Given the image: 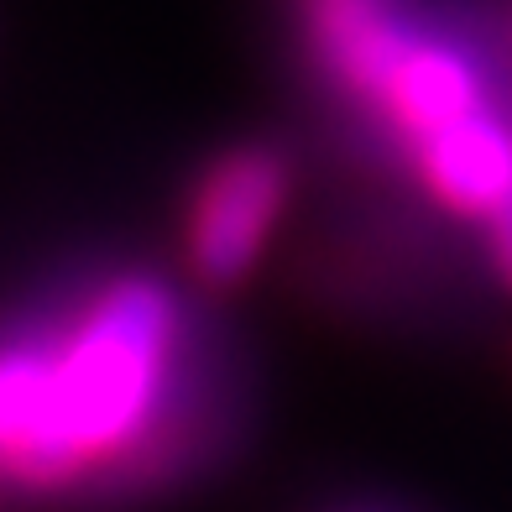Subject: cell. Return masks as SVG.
I'll list each match as a JSON object with an SVG mask.
<instances>
[{
    "label": "cell",
    "mask_w": 512,
    "mask_h": 512,
    "mask_svg": "<svg viewBox=\"0 0 512 512\" xmlns=\"http://www.w3.org/2000/svg\"><path fill=\"white\" fill-rule=\"evenodd\" d=\"M178 356V298L121 277L48 345L0 351V481L58 492L152 434Z\"/></svg>",
    "instance_id": "6da1fadb"
},
{
    "label": "cell",
    "mask_w": 512,
    "mask_h": 512,
    "mask_svg": "<svg viewBox=\"0 0 512 512\" xmlns=\"http://www.w3.org/2000/svg\"><path fill=\"white\" fill-rule=\"evenodd\" d=\"M288 204V168L267 147L225 152L189 204V262L204 283H241Z\"/></svg>",
    "instance_id": "7a4b0ae2"
},
{
    "label": "cell",
    "mask_w": 512,
    "mask_h": 512,
    "mask_svg": "<svg viewBox=\"0 0 512 512\" xmlns=\"http://www.w3.org/2000/svg\"><path fill=\"white\" fill-rule=\"evenodd\" d=\"M418 168L434 199H445L460 215L492 220L512 194V126L492 110H476L460 126L418 142Z\"/></svg>",
    "instance_id": "3957f363"
},
{
    "label": "cell",
    "mask_w": 512,
    "mask_h": 512,
    "mask_svg": "<svg viewBox=\"0 0 512 512\" xmlns=\"http://www.w3.org/2000/svg\"><path fill=\"white\" fill-rule=\"evenodd\" d=\"M377 105L392 115V126H403L413 142L460 126L465 115L481 110V79L445 42H424L413 37V48L403 53V63L392 68V79L382 84Z\"/></svg>",
    "instance_id": "277c9868"
},
{
    "label": "cell",
    "mask_w": 512,
    "mask_h": 512,
    "mask_svg": "<svg viewBox=\"0 0 512 512\" xmlns=\"http://www.w3.org/2000/svg\"><path fill=\"white\" fill-rule=\"evenodd\" d=\"M319 53L356 95L377 100L392 68L413 48V32L392 16L382 0H319L314 11Z\"/></svg>",
    "instance_id": "5b68a950"
},
{
    "label": "cell",
    "mask_w": 512,
    "mask_h": 512,
    "mask_svg": "<svg viewBox=\"0 0 512 512\" xmlns=\"http://www.w3.org/2000/svg\"><path fill=\"white\" fill-rule=\"evenodd\" d=\"M492 251H497V267H502V277L512 283V194H507V204L492 215Z\"/></svg>",
    "instance_id": "8992f818"
}]
</instances>
